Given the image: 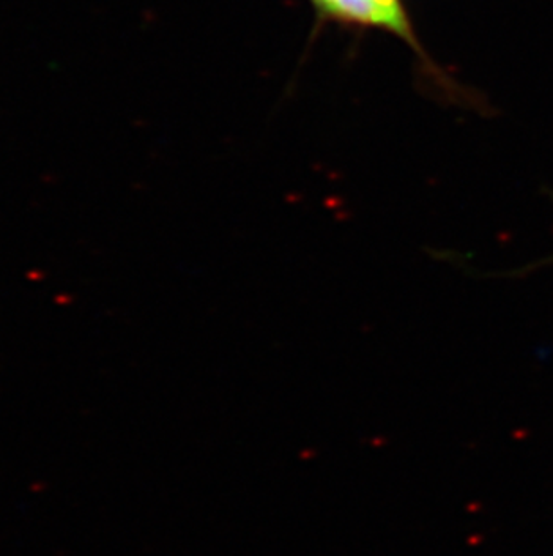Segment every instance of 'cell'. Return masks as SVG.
Here are the masks:
<instances>
[{"mask_svg":"<svg viewBox=\"0 0 553 556\" xmlns=\"http://www.w3.org/2000/svg\"><path fill=\"white\" fill-rule=\"evenodd\" d=\"M311 4L325 18L350 26L382 29L401 38L402 42L421 53L401 0H311Z\"/></svg>","mask_w":553,"mask_h":556,"instance_id":"1","label":"cell"}]
</instances>
